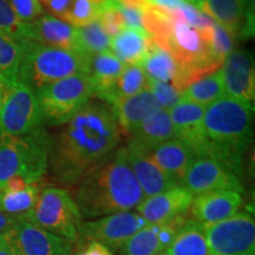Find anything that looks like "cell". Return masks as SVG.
I'll return each instance as SVG.
<instances>
[{
    "mask_svg": "<svg viewBox=\"0 0 255 255\" xmlns=\"http://www.w3.org/2000/svg\"><path fill=\"white\" fill-rule=\"evenodd\" d=\"M124 64L111 51H104L92 57L90 75L94 84V97L111 105L116 83L124 69Z\"/></svg>",
    "mask_w": 255,
    "mask_h": 255,
    "instance_id": "21",
    "label": "cell"
},
{
    "mask_svg": "<svg viewBox=\"0 0 255 255\" xmlns=\"http://www.w3.org/2000/svg\"><path fill=\"white\" fill-rule=\"evenodd\" d=\"M253 105L222 96L207 105L203 129L207 145L201 156L215 159L240 177L244 155L251 144Z\"/></svg>",
    "mask_w": 255,
    "mask_h": 255,
    "instance_id": "3",
    "label": "cell"
},
{
    "mask_svg": "<svg viewBox=\"0 0 255 255\" xmlns=\"http://www.w3.org/2000/svg\"><path fill=\"white\" fill-rule=\"evenodd\" d=\"M0 255H20L7 232L0 234Z\"/></svg>",
    "mask_w": 255,
    "mask_h": 255,
    "instance_id": "41",
    "label": "cell"
},
{
    "mask_svg": "<svg viewBox=\"0 0 255 255\" xmlns=\"http://www.w3.org/2000/svg\"><path fill=\"white\" fill-rule=\"evenodd\" d=\"M235 36L248 38L254 33V8L241 0H203L199 8Z\"/></svg>",
    "mask_w": 255,
    "mask_h": 255,
    "instance_id": "17",
    "label": "cell"
},
{
    "mask_svg": "<svg viewBox=\"0 0 255 255\" xmlns=\"http://www.w3.org/2000/svg\"><path fill=\"white\" fill-rule=\"evenodd\" d=\"M169 255H209L203 226L190 219L167 248Z\"/></svg>",
    "mask_w": 255,
    "mask_h": 255,
    "instance_id": "26",
    "label": "cell"
},
{
    "mask_svg": "<svg viewBox=\"0 0 255 255\" xmlns=\"http://www.w3.org/2000/svg\"><path fill=\"white\" fill-rule=\"evenodd\" d=\"M20 41L0 32V78L2 84L18 82V73L23 60Z\"/></svg>",
    "mask_w": 255,
    "mask_h": 255,
    "instance_id": "29",
    "label": "cell"
},
{
    "mask_svg": "<svg viewBox=\"0 0 255 255\" xmlns=\"http://www.w3.org/2000/svg\"><path fill=\"white\" fill-rule=\"evenodd\" d=\"M129 136L138 144L150 150L162 143L176 138L169 110L159 109L157 113L138 124Z\"/></svg>",
    "mask_w": 255,
    "mask_h": 255,
    "instance_id": "23",
    "label": "cell"
},
{
    "mask_svg": "<svg viewBox=\"0 0 255 255\" xmlns=\"http://www.w3.org/2000/svg\"><path fill=\"white\" fill-rule=\"evenodd\" d=\"M0 32L18 41L28 40L30 23L17 17L8 0H0Z\"/></svg>",
    "mask_w": 255,
    "mask_h": 255,
    "instance_id": "33",
    "label": "cell"
},
{
    "mask_svg": "<svg viewBox=\"0 0 255 255\" xmlns=\"http://www.w3.org/2000/svg\"><path fill=\"white\" fill-rule=\"evenodd\" d=\"M148 78L156 81L168 82L173 84L178 73V65L171 53L161 49L151 37L149 36V43L146 53L141 63Z\"/></svg>",
    "mask_w": 255,
    "mask_h": 255,
    "instance_id": "25",
    "label": "cell"
},
{
    "mask_svg": "<svg viewBox=\"0 0 255 255\" xmlns=\"http://www.w3.org/2000/svg\"><path fill=\"white\" fill-rule=\"evenodd\" d=\"M116 6L119 8L121 15H122L124 25L128 26V28L144 31V27H143V11L141 6L123 4L119 0H117Z\"/></svg>",
    "mask_w": 255,
    "mask_h": 255,
    "instance_id": "39",
    "label": "cell"
},
{
    "mask_svg": "<svg viewBox=\"0 0 255 255\" xmlns=\"http://www.w3.org/2000/svg\"><path fill=\"white\" fill-rule=\"evenodd\" d=\"M221 72L225 94L234 100L253 105L255 73L250 53L245 50H234L226 57Z\"/></svg>",
    "mask_w": 255,
    "mask_h": 255,
    "instance_id": "14",
    "label": "cell"
},
{
    "mask_svg": "<svg viewBox=\"0 0 255 255\" xmlns=\"http://www.w3.org/2000/svg\"><path fill=\"white\" fill-rule=\"evenodd\" d=\"M70 255H83V252H82V250L81 248L78 247V250L76 251V252H73V253H71Z\"/></svg>",
    "mask_w": 255,
    "mask_h": 255,
    "instance_id": "47",
    "label": "cell"
},
{
    "mask_svg": "<svg viewBox=\"0 0 255 255\" xmlns=\"http://www.w3.org/2000/svg\"><path fill=\"white\" fill-rule=\"evenodd\" d=\"M145 226L148 222L138 213L128 210L82 221L78 235L87 242H100L110 251L119 252L124 242Z\"/></svg>",
    "mask_w": 255,
    "mask_h": 255,
    "instance_id": "10",
    "label": "cell"
},
{
    "mask_svg": "<svg viewBox=\"0 0 255 255\" xmlns=\"http://www.w3.org/2000/svg\"><path fill=\"white\" fill-rule=\"evenodd\" d=\"M111 105L89 101L50 136L47 170L55 182L73 186L126 138Z\"/></svg>",
    "mask_w": 255,
    "mask_h": 255,
    "instance_id": "1",
    "label": "cell"
},
{
    "mask_svg": "<svg viewBox=\"0 0 255 255\" xmlns=\"http://www.w3.org/2000/svg\"><path fill=\"white\" fill-rule=\"evenodd\" d=\"M50 135L43 128L21 136L0 135V190L13 176L28 183L43 181L47 173Z\"/></svg>",
    "mask_w": 255,
    "mask_h": 255,
    "instance_id": "5",
    "label": "cell"
},
{
    "mask_svg": "<svg viewBox=\"0 0 255 255\" xmlns=\"http://www.w3.org/2000/svg\"><path fill=\"white\" fill-rule=\"evenodd\" d=\"M194 195L183 186H176L157 195L146 197L136 207L148 225H162L189 213Z\"/></svg>",
    "mask_w": 255,
    "mask_h": 255,
    "instance_id": "15",
    "label": "cell"
},
{
    "mask_svg": "<svg viewBox=\"0 0 255 255\" xmlns=\"http://www.w3.org/2000/svg\"><path fill=\"white\" fill-rule=\"evenodd\" d=\"M82 252L83 255H114L109 248L96 241H89Z\"/></svg>",
    "mask_w": 255,
    "mask_h": 255,
    "instance_id": "42",
    "label": "cell"
},
{
    "mask_svg": "<svg viewBox=\"0 0 255 255\" xmlns=\"http://www.w3.org/2000/svg\"><path fill=\"white\" fill-rule=\"evenodd\" d=\"M149 91L158 102L162 109L170 110L181 100V94L173 87L171 83L156 81L149 78Z\"/></svg>",
    "mask_w": 255,
    "mask_h": 255,
    "instance_id": "37",
    "label": "cell"
},
{
    "mask_svg": "<svg viewBox=\"0 0 255 255\" xmlns=\"http://www.w3.org/2000/svg\"><path fill=\"white\" fill-rule=\"evenodd\" d=\"M242 205L240 193L233 190H212L194 196L189 213L202 226L220 222L238 214Z\"/></svg>",
    "mask_w": 255,
    "mask_h": 255,
    "instance_id": "18",
    "label": "cell"
},
{
    "mask_svg": "<svg viewBox=\"0 0 255 255\" xmlns=\"http://www.w3.org/2000/svg\"><path fill=\"white\" fill-rule=\"evenodd\" d=\"M241 1H244V2H245V4H247V2H246V0H241Z\"/></svg>",
    "mask_w": 255,
    "mask_h": 255,
    "instance_id": "50",
    "label": "cell"
},
{
    "mask_svg": "<svg viewBox=\"0 0 255 255\" xmlns=\"http://www.w3.org/2000/svg\"><path fill=\"white\" fill-rule=\"evenodd\" d=\"M7 233L20 255H70L72 253L71 242L23 219L19 220Z\"/></svg>",
    "mask_w": 255,
    "mask_h": 255,
    "instance_id": "13",
    "label": "cell"
},
{
    "mask_svg": "<svg viewBox=\"0 0 255 255\" xmlns=\"http://www.w3.org/2000/svg\"><path fill=\"white\" fill-rule=\"evenodd\" d=\"M43 122L59 127L66 123L94 97L89 73H77L34 91Z\"/></svg>",
    "mask_w": 255,
    "mask_h": 255,
    "instance_id": "7",
    "label": "cell"
},
{
    "mask_svg": "<svg viewBox=\"0 0 255 255\" xmlns=\"http://www.w3.org/2000/svg\"><path fill=\"white\" fill-rule=\"evenodd\" d=\"M101 7L91 0H75L63 21L73 27H83L97 20Z\"/></svg>",
    "mask_w": 255,
    "mask_h": 255,
    "instance_id": "34",
    "label": "cell"
},
{
    "mask_svg": "<svg viewBox=\"0 0 255 255\" xmlns=\"http://www.w3.org/2000/svg\"><path fill=\"white\" fill-rule=\"evenodd\" d=\"M183 0H146L145 4L156 6V7L167 9V11H175L182 5Z\"/></svg>",
    "mask_w": 255,
    "mask_h": 255,
    "instance_id": "43",
    "label": "cell"
},
{
    "mask_svg": "<svg viewBox=\"0 0 255 255\" xmlns=\"http://www.w3.org/2000/svg\"><path fill=\"white\" fill-rule=\"evenodd\" d=\"M116 2L117 0H110V1H108L101 8L100 17H98V21L101 23L105 33L110 37L117 36L120 32H122L126 28L123 18L120 13L119 8H117Z\"/></svg>",
    "mask_w": 255,
    "mask_h": 255,
    "instance_id": "35",
    "label": "cell"
},
{
    "mask_svg": "<svg viewBox=\"0 0 255 255\" xmlns=\"http://www.w3.org/2000/svg\"><path fill=\"white\" fill-rule=\"evenodd\" d=\"M126 150L128 162L144 194V197L157 195L180 186L157 164L150 149H146L129 138Z\"/></svg>",
    "mask_w": 255,
    "mask_h": 255,
    "instance_id": "12",
    "label": "cell"
},
{
    "mask_svg": "<svg viewBox=\"0 0 255 255\" xmlns=\"http://www.w3.org/2000/svg\"><path fill=\"white\" fill-rule=\"evenodd\" d=\"M41 191V181L19 191L0 190V212L23 218L36 205Z\"/></svg>",
    "mask_w": 255,
    "mask_h": 255,
    "instance_id": "28",
    "label": "cell"
},
{
    "mask_svg": "<svg viewBox=\"0 0 255 255\" xmlns=\"http://www.w3.org/2000/svg\"><path fill=\"white\" fill-rule=\"evenodd\" d=\"M119 1L123 2V4H128V5H133V6H142L145 5L146 0H119Z\"/></svg>",
    "mask_w": 255,
    "mask_h": 255,
    "instance_id": "45",
    "label": "cell"
},
{
    "mask_svg": "<svg viewBox=\"0 0 255 255\" xmlns=\"http://www.w3.org/2000/svg\"><path fill=\"white\" fill-rule=\"evenodd\" d=\"M225 96L221 69L206 76L199 81L191 83L181 95V100L199 104L201 107L209 105Z\"/></svg>",
    "mask_w": 255,
    "mask_h": 255,
    "instance_id": "27",
    "label": "cell"
},
{
    "mask_svg": "<svg viewBox=\"0 0 255 255\" xmlns=\"http://www.w3.org/2000/svg\"><path fill=\"white\" fill-rule=\"evenodd\" d=\"M20 218H17V216H12L6 214V213L0 212V234L1 233L8 232L13 226L17 223Z\"/></svg>",
    "mask_w": 255,
    "mask_h": 255,
    "instance_id": "44",
    "label": "cell"
},
{
    "mask_svg": "<svg viewBox=\"0 0 255 255\" xmlns=\"http://www.w3.org/2000/svg\"><path fill=\"white\" fill-rule=\"evenodd\" d=\"M43 123L36 92L19 81L2 85L0 135H27L40 129Z\"/></svg>",
    "mask_w": 255,
    "mask_h": 255,
    "instance_id": "8",
    "label": "cell"
},
{
    "mask_svg": "<svg viewBox=\"0 0 255 255\" xmlns=\"http://www.w3.org/2000/svg\"><path fill=\"white\" fill-rule=\"evenodd\" d=\"M203 113V107L184 100H180L169 110L175 136L189 146L195 157L202 155L207 145Z\"/></svg>",
    "mask_w": 255,
    "mask_h": 255,
    "instance_id": "16",
    "label": "cell"
},
{
    "mask_svg": "<svg viewBox=\"0 0 255 255\" xmlns=\"http://www.w3.org/2000/svg\"><path fill=\"white\" fill-rule=\"evenodd\" d=\"M159 225H148L121 247V255H158L165 251L158 240Z\"/></svg>",
    "mask_w": 255,
    "mask_h": 255,
    "instance_id": "30",
    "label": "cell"
},
{
    "mask_svg": "<svg viewBox=\"0 0 255 255\" xmlns=\"http://www.w3.org/2000/svg\"><path fill=\"white\" fill-rule=\"evenodd\" d=\"M149 34L145 31L124 28L111 39L114 55L124 65L141 64L148 49Z\"/></svg>",
    "mask_w": 255,
    "mask_h": 255,
    "instance_id": "24",
    "label": "cell"
},
{
    "mask_svg": "<svg viewBox=\"0 0 255 255\" xmlns=\"http://www.w3.org/2000/svg\"><path fill=\"white\" fill-rule=\"evenodd\" d=\"M20 44L24 55L18 81L33 91L70 76L90 72L92 58L78 51L45 46L30 40Z\"/></svg>",
    "mask_w": 255,
    "mask_h": 255,
    "instance_id": "4",
    "label": "cell"
},
{
    "mask_svg": "<svg viewBox=\"0 0 255 255\" xmlns=\"http://www.w3.org/2000/svg\"><path fill=\"white\" fill-rule=\"evenodd\" d=\"M144 90H149V78L142 69L141 64L126 65L115 87L114 101L111 105L115 102L139 94Z\"/></svg>",
    "mask_w": 255,
    "mask_h": 255,
    "instance_id": "32",
    "label": "cell"
},
{
    "mask_svg": "<svg viewBox=\"0 0 255 255\" xmlns=\"http://www.w3.org/2000/svg\"><path fill=\"white\" fill-rule=\"evenodd\" d=\"M186 1L189 2V4H191V5H194L196 8H199L200 6L202 5L203 0H186Z\"/></svg>",
    "mask_w": 255,
    "mask_h": 255,
    "instance_id": "46",
    "label": "cell"
},
{
    "mask_svg": "<svg viewBox=\"0 0 255 255\" xmlns=\"http://www.w3.org/2000/svg\"><path fill=\"white\" fill-rule=\"evenodd\" d=\"M111 108L119 127L127 137L138 124L162 109L149 90L115 102Z\"/></svg>",
    "mask_w": 255,
    "mask_h": 255,
    "instance_id": "20",
    "label": "cell"
},
{
    "mask_svg": "<svg viewBox=\"0 0 255 255\" xmlns=\"http://www.w3.org/2000/svg\"><path fill=\"white\" fill-rule=\"evenodd\" d=\"M209 255H255V221L238 213L220 222L205 225Z\"/></svg>",
    "mask_w": 255,
    "mask_h": 255,
    "instance_id": "9",
    "label": "cell"
},
{
    "mask_svg": "<svg viewBox=\"0 0 255 255\" xmlns=\"http://www.w3.org/2000/svg\"><path fill=\"white\" fill-rule=\"evenodd\" d=\"M77 46L79 52L92 58L98 53L109 51L111 37L105 33L97 19L87 26L77 28Z\"/></svg>",
    "mask_w": 255,
    "mask_h": 255,
    "instance_id": "31",
    "label": "cell"
},
{
    "mask_svg": "<svg viewBox=\"0 0 255 255\" xmlns=\"http://www.w3.org/2000/svg\"><path fill=\"white\" fill-rule=\"evenodd\" d=\"M158 255H169V254L167 253V251H163V252H162V253H159Z\"/></svg>",
    "mask_w": 255,
    "mask_h": 255,
    "instance_id": "49",
    "label": "cell"
},
{
    "mask_svg": "<svg viewBox=\"0 0 255 255\" xmlns=\"http://www.w3.org/2000/svg\"><path fill=\"white\" fill-rule=\"evenodd\" d=\"M237 38L238 37L233 32L215 21L214 27H213L212 38H210V45H212V49L215 52V55L225 60L226 57L235 50L234 47Z\"/></svg>",
    "mask_w": 255,
    "mask_h": 255,
    "instance_id": "36",
    "label": "cell"
},
{
    "mask_svg": "<svg viewBox=\"0 0 255 255\" xmlns=\"http://www.w3.org/2000/svg\"><path fill=\"white\" fill-rule=\"evenodd\" d=\"M17 17L24 23H32L44 13L39 0H8Z\"/></svg>",
    "mask_w": 255,
    "mask_h": 255,
    "instance_id": "38",
    "label": "cell"
},
{
    "mask_svg": "<svg viewBox=\"0 0 255 255\" xmlns=\"http://www.w3.org/2000/svg\"><path fill=\"white\" fill-rule=\"evenodd\" d=\"M28 40L45 46L78 51L77 27L51 14H43L30 23Z\"/></svg>",
    "mask_w": 255,
    "mask_h": 255,
    "instance_id": "19",
    "label": "cell"
},
{
    "mask_svg": "<svg viewBox=\"0 0 255 255\" xmlns=\"http://www.w3.org/2000/svg\"><path fill=\"white\" fill-rule=\"evenodd\" d=\"M2 81H1V78H0V95H1V90H2Z\"/></svg>",
    "mask_w": 255,
    "mask_h": 255,
    "instance_id": "48",
    "label": "cell"
},
{
    "mask_svg": "<svg viewBox=\"0 0 255 255\" xmlns=\"http://www.w3.org/2000/svg\"><path fill=\"white\" fill-rule=\"evenodd\" d=\"M152 155L159 167L180 186H182L188 168L195 158L189 146L178 138H173L156 146L152 149Z\"/></svg>",
    "mask_w": 255,
    "mask_h": 255,
    "instance_id": "22",
    "label": "cell"
},
{
    "mask_svg": "<svg viewBox=\"0 0 255 255\" xmlns=\"http://www.w3.org/2000/svg\"><path fill=\"white\" fill-rule=\"evenodd\" d=\"M21 219L71 244L79 239L78 227L82 215L69 190L64 188H43L36 205Z\"/></svg>",
    "mask_w": 255,
    "mask_h": 255,
    "instance_id": "6",
    "label": "cell"
},
{
    "mask_svg": "<svg viewBox=\"0 0 255 255\" xmlns=\"http://www.w3.org/2000/svg\"><path fill=\"white\" fill-rule=\"evenodd\" d=\"M182 186L193 195L212 190H233L240 194L244 191L240 177L207 156H197L193 159Z\"/></svg>",
    "mask_w": 255,
    "mask_h": 255,
    "instance_id": "11",
    "label": "cell"
},
{
    "mask_svg": "<svg viewBox=\"0 0 255 255\" xmlns=\"http://www.w3.org/2000/svg\"><path fill=\"white\" fill-rule=\"evenodd\" d=\"M75 0H40L41 6H44L53 17L63 20L68 14Z\"/></svg>",
    "mask_w": 255,
    "mask_h": 255,
    "instance_id": "40",
    "label": "cell"
},
{
    "mask_svg": "<svg viewBox=\"0 0 255 255\" xmlns=\"http://www.w3.org/2000/svg\"><path fill=\"white\" fill-rule=\"evenodd\" d=\"M72 187V199L82 219L88 220L128 212L145 199L128 162L126 146L96 163Z\"/></svg>",
    "mask_w": 255,
    "mask_h": 255,
    "instance_id": "2",
    "label": "cell"
}]
</instances>
